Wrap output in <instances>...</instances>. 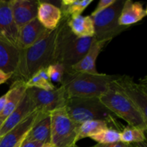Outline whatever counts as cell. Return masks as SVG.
<instances>
[{
    "label": "cell",
    "mask_w": 147,
    "mask_h": 147,
    "mask_svg": "<svg viewBox=\"0 0 147 147\" xmlns=\"http://www.w3.org/2000/svg\"><path fill=\"white\" fill-rule=\"evenodd\" d=\"M70 119L78 126L90 120H103L116 124V116L102 103L99 98H70L65 106Z\"/></svg>",
    "instance_id": "277c9868"
},
{
    "label": "cell",
    "mask_w": 147,
    "mask_h": 147,
    "mask_svg": "<svg viewBox=\"0 0 147 147\" xmlns=\"http://www.w3.org/2000/svg\"><path fill=\"white\" fill-rule=\"evenodd\" d=\"M4 120H5V119H4V118H2L0 116V128H1V125L3 124V123H4Z\"/></svg>",
    "instance_id": "e575fe53"
},
{
    "label": "cell",
    "mask_w": 147,
    "mask_h": 147,
    "mask_svg": "<svg viewBox=\"0 0 147 147\" xmlns=\"http://www.w3.org/2000/svg\"><path fill=\"white\" fill-rule=\"evenodd\" d=\"M24 141H23V142H24ZM22 142L21 143H20V144H19L17 145V146H16L15 147H21V145H22V142Z\"/></svg>",
    "instance_id": "d590c367"
},
{
    "label": "cell",
    "mask_w": 147,
    "mask_h": 147,
    "mask_svg": "<svg viewBox=\"0 0 147 147\" xmlns=\"http://www.w3.org/2000/svg\"><path fill=\"white\" fill-rule=\"evenodd\" d=\"M19 30L14 23L9 1L0 0V40L17 47Z\"/></svg>",
    "instance_id": "4fadbf2b"
},
{
    "label": "cell",
    "mask_w": 147,
    "mask_h": 147,
    "mask_svg": "<svg viewBox=\"0 0 147 147\" xmlns=\"http://www.w3.org/2000/svg\"><path fill=\"white\" fill-rule=\"evenodd\" d=\"M37 18L45 30L53 31L57 28L61 21V10L54 4L40 1Z\"/></svg>",
    "instance_id": "2e32d148"
},
{
    "label": "cell",
    "mask_w": 147,
    "mask_h": 147,
    "mask_svg": "<svg viewBox=\"0 0 147 147\" xmlns=\"http://www.w3.org/2000/svg\"><path fill=\"white\" fill-rule=\"evenodd\" d=\"M67 20L62 17L57 27L54 58V63L62 64L65 70L86 55L94 40V37H76L67 26Z\"/></svg>",
    "instance_id": "7a4b0ae2"
},
{
    "label": "cell",
    "mask_w": 147,
    "mask_h": 147,
    "mask_svg": "<svg viewBox=\"0 0 147 147\" xmlns=\"http://www.w3.org/2000/svg\"><path fill=\"white\" fill-rule=\"evenodd\" d=\"M42 144L37 142H31V141H27L24 139V142L22 144L21 147H41Z\"/></svg>",
    "instance_id": "f1b7e54d"
},
{
    "label": "cell",
    "mask_w": 147,
    "mask_h": 147,
    "mask_svg": "<svg viewBox=\"0 0 147 147\" xmlns=\"http://www.w3.org/2000/svg\"><path fill=\"white\" fill-rule=\"evenodd\" d=\"M25 85L27 88H35L45 90H53L55 88L52 82L43 79L37 73L32 76L27 82H25Z\"/></svg>",
    "instance_id": "484cf974"
},
{
    "label": "cell",
    "mask_w": 147,
    "mask_h": 147,
    "mask_svg": "<svg viewBox=\"0 0 147 147\" xmlns=\"http://www.w3.org/2000/svg\"><path fill=\"white\" fill-rule=\"evenodd\" d=\"M93 0H63L60 2L62 17L70 19L81 15L82 12L91 4Z\"/></svg>",
    "instance_id": "7402d4cb"
},
{
    "label": "cell",
    "mask_w": 147,
    "mask_h": 147,
    "mask_svg": "<svg viewBox=\"0 0 147 147\" xmlns=\"http://www.w3.org/2000/svg\"><path fill=\"white\" fill-rule=\"evenodd\" d=\"M20 59V50L15 46L0 40V70L14 74Z\"/></svg>",
    "instance_id": "ac0fdd59"
},
{
    "label": "cell",
    "mask_w": 147,
    "mask_h": 147,
    "mask_svg": "<svg viewBox=\"0 0 147 147\" xmlns=\"http://www.w3.org/2000/svg\"><path fill=\"white\" fill-rule=\"evenodd\" d=\"M92 147H109V144L106 145V144H97L95 146H92Z\"/></svg>",
    "instance_id": "d6a6232c"
},
{
    "label": "cell",
    "mask_w": 147,
    "mask_h": 147,
    "mask_svg": "<svg viewBox=\"0 0 147 147\" xmlns=\"http://www.w3.org/2000/svg\"><path fill=\"white\" fill-rule=\"evenodd\" d=\"M108 128V123L103 120H90L85 121L79 126L78 142L84 138L91 137Z\"/></svg>",
    "instance_id": "603a6c76"
},
{
    "label": "cell",
    "mask_w": 147,
    "mask_h": 147,
    "mask_svg": "<svg viewBox=\"0 0 147 147\" xmlns=\"http://www.w3.org/2000/svg\"><path fill=\"white\" fill-rule=\"evenodd\" d=\"M27 89L25 82L21 80L14 81L9 90L7 92V102L4 111L0 116L1 117L6 119L11 114L21 102Z\"/></svg>",
    "instance_id": "ffe728a7"
},
{
    "label": "cell",
    "mask_w": 147,
    "mask_h": 147,
    "mask_svg": "<svg viewBox=\"0 0 147 147\" xmlns=\"http://www.w3.org/2000/svg\"><path fill=\"white\" fill-rule=\"evenodd\" d=\"M115 1H116V0H100L98 2V4L96 8L95 9L94 11L92 12L90 17H93V16H95L96 14H97L98 13L100 12V11L106 9L108 8L109 6L111 5L112 4H113Z\"/></svg>",
    "instance_id": "83f0119b"
},
{
    "label": "cell",
    "mask_w": 147,
    "mask_h": 147,
    "mask_svg": "<svg viewBox=\"0 0 147 147\" xmlns=\"http://www.w3.org/2000/svg\"><path fill=\"white\" fill-rule=\"evenodd\" d=\"M105 45L106 42H104L97 41L94 38L86 55L69 70H65V73H85L90 74L99 73L96 70V63Z\"/></svg>",
    "instance_id": "5bb4252c"
},
{
    "label": "cell",
    "mask_w": 147,
    "mask_h": 147,
    "mask_svg": "<svg viewBox=\"0 0 147 147\" xmlns=\"http://www.w3.org/2000/svg\"><path fill=\"white\" fill-rule=\"evenodd\" d=\"M46 70L50 81L57 83H62L65 72V69L63 65L60 63L51 64L46 67Z\"/></svg>",
    "instance_id": "4316f807"
},
{
    "label": "cell",
    "mask_w": 147,
    "mask_h": 147,
    "mask_svg": "<svg viewBox=\"0 0 147 147\" xmlns=\"http://www.w3.org/2000/svg\"><path fill=\"white\" fill-rule=\"evenodd\" d=\"M146 15L147 10L144 8L142 3L126 0L122 7L119 19V24L121 26L130 27L131 24L143 20Z\"/></svg>",
    "instance_id": "e0dca14e"
},
{
    "label": "cell",
    "mask_w": 147,
    "mask_h": 147,
    "mask_svg": "<svg viewBox=\"0 0 147 147\" xmlns=\"http://www.w3.org/2000/svg\"><path fill=\"white\" fill-rule=\"evenodd\" d=\"M56 37L57 28L53 31L47 30L33 45L20 50L18 66L12 76L15 80L27 82L40 69L54 63Z\"/></svg>",
    "instance_id": "6da1fadb"
},
{
    "label": "cell",
    "mask_w": 147,
    "mask_h": 147,
    "mask_svg": "<svg viewBox=\"0 0 147 147\" xmlns=\"http://www.w3.org/2000/svg\"><path fill=\"white\" fill-rule=\"evenodd\" d=\"M144 131L128 126L121 131V142L126 144H135L146 141Z\"/></svg>",
    "instance_id": "cb8c5ba5"
},
{
    "label": "cell",
    "mask_w": 147,
    "mask_h": 147,
    "mask_svg": "<svg viewBox=\"0 0 147 147\" xmlns=\"http://www.w3.org/2000/svg\"><path fill=\"white\" fill-rule=\"evenodd\" d=\"M12 74H9V73H4V71L0 70V85L6 83L10 78L12 77Z\"/></svg>",
    "instance_id": "f546056e"
},
{
    "label": "cell",
    "mask_w": 147,
    "mask_h": 147,
    "mask_svg": "<svg viewBox=\"0 0 147 147\" xmlns=\"http://www.w3.org/2000/svg\"><path fill=\"white\" fill-rule=\"evenodd\" d=\"M46 31L47 30L42 27L37 18L32 20L19 30L17 48L23 50L31 47L44 35Z\"/></svg>",
    "instance_id": "9a60e30c"
},
{
    "label": "cell",
    "mask_w": 147,
    "mask_h": 147,
    "mask_svg": "<svg viewBox=\"0 0 147 147\" xmlns=\"http://www.w3.org/2000/svg\"><path fill=\"white\" fill-rule=\"evenodd\" d=\"M124 1V0H116L106 9L91 17L94 23L93 37L95 40L106 43L129 29V27L121 26L119 24V19Z\"/></svg>",
    "instance_id": "8992f818"
},
{
    "label": "cell",
    "mask_w": 147,
    "mask_h": 147,
    "mask_svg": "<svg viewBox=\"0 0 147 147\" xmlns=\"http://www.w3.org/2000/svg\"><path fill=\"white\" fill-rule=\"evenodd\" d=\"M27 92L34 102L36 109L42 113L50 114V112L65 106L67 96L62 86L53 90L30 88L27 89Z\"/></svg>",
    "instance_id": "9c48e42d"
},
{
    "label": "cell",
    "mask_w": 147,
    "mask_h": 147,
    "mask_svg": "<svg viewBox=\"0 0 147 147\" xmlns=\"http://www.w3.org/2000/svg\"><path fill=\"white\" fill-rule=\"evenodd\" d=\"M50 142L54 147H71L76 144L79 126L70 118L65 109L50 113Z\"/></svg>",
    "instance_id": "52a82bcc"
},
{
    "label": "cell",
    "mask_w": 147,
    "mask_h": 147,
    "mask_svg": "<svg viewBox=\"0 0 147 147\" xmlns=\"http://www.w3.org/2000/svg\"><path fill=\"white\" fill-rule=\"evenodd\" d=\"M40 115L41 112L35 111L0 138V147H15L23 142L30 129L39 119Z\"/></svg>",
    "instance_id": "8fae6325"
},
{
    "label": "cell",
    "mask_w": 147,
    "mask_h": 147,
    "mask_svg": "<svg viewBox=\"0 0 147 147\" xmlns=\"http://www.w3.org/2000/svg\"><path fill=\"white\" fill-rule=\"evenodd\" d=\"M37 111L34 102L26 90L24 97L17 107L4 120L0 128V138L8 133L10 130L21 123L30 114Z\"/></svg>",
    "instance_id": "7c38bea8"
},
{
    "label": "cell",
    "mask_w": 147,
    "mask_h": 147,
    "mask_svg": "<svg viewBox=\"0 0 147 147\" xmlns=\"http://www.w3.org/2000/svg\"><path fill=\"white\" fill-rule=\"evenodd\" d=\"M100 101L116 116L126 121L129 126L146 131L147 120L131 100L115 89L110 88L100 98Z\"/></svg>",
    "instance_id": "5b68a950"
},
{
    "label": "cell",
    "mask_w": 147,
    "mask_h": 147,
    "mask_svg": "<svg viewBox=\"0 0 147 147\" xmlns=\"http://www.w3.org/2000/svg\"><path fill=\"white\" fill-rule=\"evenodd\" d=\"M119 76L90 74L85 73H65L61 83L67 98H100L109 88Z\"/></svg>",
    "instance_id": "3957f363"
},
{
    "label": "cell",
    "mask_w": 147,
    "mask_h": 147,
    "mask_svg": "<svg viewBox=\"0 0 147 147\" xmlns=\"http://www.w3.org/2000/svg\"><path fill=\"white\" fill-rule=\"evenodd\" d=\"M40 1L11 0L9 1L13 19L18 30L37 18Z\"/></svg>",
    "instance_id": "30bf717a"
},
{
    "label": "cell",
    "mask_w": 147,
    "mask_h": 147,
    "mask_svg": "<svg viewBox=\"0 0 147 147\" xmlns=\"http://www.w3.org/2000/svg\"><path fill=\"white\" fill-rule=\"evenodd\" d=\"M90 138L100 144H113L121 142V131L113 128H108Z\"/></svg>",
    "instance_id": "d4e9b609"
},
{
    "label": "cell",
    "mask_w": 147,
    "mask_h": 147,
    "mask_svg": "<svg viewBox=\"0 0 147 147\" xmlns=\"http://www.w3.org/2000/svg\"><path fill=\"white\" fill-rule=\"evenodd\" d=\"M109 147H135V146L134 144H126L119 142L113 144H109Z\"/></svg>",
    "instance_id": "1f68e13d"
},
{
    "label": "cell",
    "mask_w": 147,
    "mask_h": 147,
    "mask_svg": "<svg viewBox=\"0 0 147 147\" xmlns=\"http://www.w3.org/2000/svg\"><path fill=\"white\" fill-rule=\"evenodd\" d=\"M6 102H7V93L0 97V116L2 113L4 107H5Z\"/></svg>",
    "instance_id": "4dcf8cb0"
},
{
    "label": "cell",
    "mask_w": 147,
    "mask_h": 147,
    "mask_svg": "<svg viewBox=\"0 0 147 147\" xmlns=\"http://www.w3.org/2000/svg\"><path fill=\"white\" fill-rule=\"evenodd\" d=\"M71 147H78V146L76 144V145H74V146H71Z\"/></svg>",
    "instance_id": "8d00e7d4"
},
{
    "label": "cell",
    "mask_w": 147,
    "mask_h": 147,
    "mask_svg": "<svg viewBox=\"0 0 147 147\" xmlns=\"http://www.w3.org/2000/svg\"><path fill=\"white\" fill-rule=\"evenodd\" d=\"M67 26L78 37H94V23L90 16L78 15L67 20Z\"/></svg>",
    "instance_id": "44dd1931"
},
{
    "label": "cell",
    "mask_w": 147,
    "mask_h": 147,
    "mask_svg": "<svg viewBox=\"0 0 147 147\" xmlns=\"http://www.w3.org/2000/svg\"><path fill=\"white\" fill-rule=\"evenodd\" d=\"M25 140L45 144L50 142V114L41 113L40 118L27 134Z\"/></svg>",
    "instance_id": "d6986e66"
},
{
    "label": "cell",
    "mask_w": 147,
    "mask_h": 147,
    "mask_svg": "<svg viewBox=\"0 0 147 147\" xmlns=\"http://www.w3.org/2000/svg\"><path fill=\"white\" fill-rule=\"evenodd\" d=\"M111 87L123 94L140 111L147 120V89L144 83H135L128 76H119L111 84Z\"/></svg>",
    "instance_id": "ba28073f"
},
{
    "label": "cell",
    "mask_w": 147,
    "mask_h": 147,
    "mask_svg": "<svg viewBox=\"0 0 147 147\" xmlns=\"http://www.w3.org/2000/svg\"><path fill=\"white\" fill-rule=\"evenodd\" d=\"M41 147H54V146H53L51 144L49 143V144H43Z\"/></svg>",
    "instance_id": "836d02e7"
}]
</instances>
